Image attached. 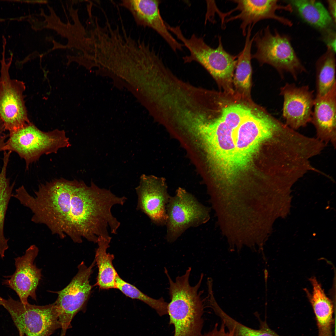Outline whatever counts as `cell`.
I'll return each mask as SVG.
<instances>
[{
  "label": "cell",
  "mask_w": 336,
  "mask_h": 336,
  "mask_svg": "<svg viewBox=\"0 0 336 336\" xmlns=\"http://www.w3.org/2000/svg\"><path fill=\"white\" fill-rule=\"evenodd\" d=\"M32 196L22 186L14 197L33 214L31 221L45 225L52 234L62 238L68 236L75 243L82 239L97 243L100 237L116 234L120 223L111 209L123 205L125 197H119L101 189L92 181L90 186L82 180L61 178L40 184Z\"/></svg>",
  "instance_id": "6da1fadb"
},
{
  "label": "cell",
  "mask_w": 336,
  "mask_h": 336,
  "mask_svg": "<svg viewBox=\"0 0 336 336\" xmlns=\"http://www.w3.org/2000/svg\"><path fill=\"white\" fill-rule=\"evenodd\" d=\"M221 110L219 115L214 118L206 113L193 114L186 121L184 128L205 151L214 170L230 184L235 176V133L251 109L244 104L235 103Z\"/></svg>",
  "instance_id": "7a4b0ae2"
},
{
  "label": "cell",
  "mask_w": 336,
  "mask_h": 336,
  "mask_svg": "<svg viewBox=\"0 0 336 336\" xmlns=\"http://www.w3.org/2000/svg\"><path fill=\"white\" fill-rule=\"evenodd\" d=\"M191 270L189 267L184 274L177 277L175 281L166 268L164 272L169 283L170 301L167 306L170 324L174 327V336H202L203 324L204 302L203 291H199L203 277L201 273L199 280L191 286L189 278Z\"/></svg>",
  "instance_id": "3957f363"
},
{
  "label": "cell",
  "mask_w": 336,
  "mask_h": 336,
  "mask_svg": "<svg viewBox=\"0 0 336 336\" xmlns=\"http://www.w3.org/2000/svg\"><path fill=\"white\" fill-rule=\"evenodd\" d=\"M290 128L266 112L253 109L236 130L234 169L236 175L246 170L261 145Z\"/></svg>",
  "instance_id": "277c9868"
},
{
  "label": "cell",
  "mask_w": 336,
  "mask_h": 336,
  "mask_svg": "<svg viewBox=\"0 0 336 336\" xmlns=\"http://www.w3.org/2000/svg\"><path fill=\"white\" fill-rule=\"evenodd\" d=\"M173 33L189 50V55L183 57L186 63L196 61L201 65L214 78L227 94H233V78L237 55H232L223 48L221 37L218 36V45L213 48L207 44L203 38L195 34L189 38L183 35L179 26H167Z\"/></svg>",
  "instance_id": "5b68a950"
},
{
  "label": "cell",
  "mask_w": 336,
  "mask_h": 336,
  "mask_svg": "<svg viewBox=\"0 0 336 336\" xmlns=\"http://www.w3.org/2000/svg\"><path fill=\"white\" fill-rule=\"evenodd\" d=\"M9 133L6 150L16 153L25 160L27 169L42 155L57 153L71 145L64 130L44 132L31 122Z\"/></svg>",
  "instance_id": "8992f818"
},
{
  "label": "cell",
  "mask_w": 336,
  "mask_h": 336,
  "mask_svg": "<svg viewBox=\"0 0 336 336\" xmlns=\"http://www.w3.org/2000/svg\"><path fill=\"white\" fill-rule=\"evenodd\" d=\"M254 41L256 51L252 55L261 64L266 63L274 68L281 77L289 73L295 80L306 70L295 52L287 35L276 30L272 32L269 26L256 33Z\"/></svg>",
  "instance_id": "52a82bcc"
},
{
  "label": "cell",
  "mask_w": 336,
  "mask_h": 336,
  "mask_svg": "<svg viewBox=\"0 0 336 336\" xmlns=\"http://www.w3.org/2000/svg\"><path fill=\"white\" fill-rule=\"evenodd\" d=\"M0 306L11 315L20 336H50L61 328L54 303L45 306L25 304L10 296L7 299L0 296Z\"/></svg>",
  "instance_id": "ba28073f"
},
{
  "label": "cell",
  "mask_w": 336,
  "mask_h": 336,
  "mask_svg": "<svg viewBox=\"0 0 336 336\" xmlns=\"http://www.w3.org/2000/svg\"><path fill=\"white\" fill-rule=\"evenodd\" d=\"M3 47L0 74V119L5 131L10 133L30 122L24 100L25 83L11 77L9 68L13 55L7 62L5 57V45Z\"/></svg>",
  "instance_id": "9c48e42d"
},
{
  "label": "cell",
  "mask_w": 336,
  "mask_h": 336,
  "mask_svg": "<svg viewBox=\"0 0 336 336\" xmlns=\"http://www.w3.org/2000/svg\"><path fill=\"white\" fill-rule=\"evenodd\" d=\"M166 238L172 243L187 229L196 227L210 219V208L199 202L192 194L179 188L170 197L166 208Z\"/></svg>",
  "instance_id": "30bf717a"
},
{
  "label": "cell",
  "mask_w": 336,
  "mask_h": 336,
  "mask_svg": "<svg viewBox=\"0 0 336 336\" xmlns=\"http://www.w3.org/2000/svg\"><path fill=\"white\" fill-rule=\"evenodd\" d=\"M95 264L94 260L88 267L82 262L78 266L77 273L69 283L55 292L58 296L54 303L63 333L70 328L71 322L75 315L86 306L92 287L89 279Z\"/></svg>",
  "instance_id": "8fae6325"
},
{
  "label": "cell",
  "mask_w": 336,
  "mask_h": 336,
  "mask_svg": "<svg viewBox=\"0 0 336 336\" xmlns=\"http://www.w3.org/2000/svg\"><path fill=\"white\" fill-rule=\"evenodd\" d=\"M39 252L35 245L30 246L24 255L15 259L16 270L10 276L4 277L2 284L14 290L20 301L28 303L29 297L36 300V291L41 277V269L34 264Z\"/></svg>",
  "instance_id": "7c38bea8"
},
{
  "label": "cell",
  "mask_w": 336,
  "mask_h": 336,
  "mask_svg": "<svg viewBox=\"0 0 336 336\" xmlns=\"http://www.w3.org/2000/svg\"><path fill=\"white\" fill-rule=\"evenodd\" d=\"M136 190L138 196L137 209L146 214L154 224L166 225V208L170 196L164 180L143 175Z\"/></svg>",
  "instance_id": "4fadbf2b"
},
{
  "label": "cell",
  "mask_w": 336,
  "mask_h": 336,
  "mask_svg": "<svg viewBox=\"0 0 336 336\" xmlns=\"http://www.w3.org/2000/svg\"><path fill=\"white\" fill-rule=\"evenodd\" d=\"M280 94L283 99L282 116L286 125L296 130L311 122L315 97L308 86L287 83L280 88Z\"/></svg>",
  "instance_id": "5bb4252c"
},
{
  "label": "cell",
  "mask_w": 336,
  "mask_h": 336,
  "mask_svg": "<svg viewBox=\"0 0 336 336\" xmlns=\"http://www.w3.org/2000/svg\"><path fill=\"white\" fill-rule=\"evenodd\" d=\"M236 3V7L231 11V13L235 11L240 12L239 14L232 16L226 20V22L239 19L242 21L240 26L243 35L246 34V27L250 25L253 28L258 21L265 19L275 20L283 25L288 26L292 25V22L288 19L276 14V11L285 10L292 12L293 9L291 5L288 3L283 5L279 3L278 1L274 0H233Z\"/></svg>",
  "instance_id": "9a60e30c"
},
{
  "label": "cell",
  "mask_w": 336,
  "mask_h": 336,
  "mask_svg": "<svg viewBox=\"0 0 336 336\" xmlns=\"http://www.w3.org/2000/svg\"><path fill=\"white\" fill-rule=\"evenodd\" d=\"M160 1L156 0H124L119 5L131 14L136 24L150 27L165 40L175 52L182 50L183 45L172 36L160 14Z\"/></svg>",
  "instance_id": "2e32d148"
},
{
  "label": "cell",
  "mask_w": 336,
  "mask_h": 336,
  "mask_svg": "<svg viewBox=\"0 0 336 336\" xmlns=\"http://www.w3.org/2000/svg\"><path fill=\"white\" fill-rule=\"evenodd\" d=\"M336 84L324 95L315 97L311 122L316 138L336 147Z\"/></svg>",
  "instance_id": "e0dca14e"
},
{
  "label": "cell",
  "mask_w": 336,
  "mask_h": 336,
  "mask_svg": "<svg viewBox=\"0 0 336 336\" xmlns=\"http://www.w3.org/2000/svg\"><path fill=\"white\" fill-rule=\"evenodd\" d=\"M312 287V294H308L315 313L318 329V336H334V306L325 294L315 277L309 279Z\"/></svg>",
  "instance_id": "ac0fdd59"
},
{
  "label": "cell",
  "mask_w": 336,
  "mask_h": 336,
  "mask_svg": "<svg viewBox=\"0 0 336 336\" xmlns=\"http://www.w3.org/2000/svg\"><path fill=\"white\" fill-rule=\"evenodd\" d=\"M252 28L248 26L245 43L242 50L237 55L233 83L236 92L243 98H249L251 88L252 68L251 49L254 37L250 39Z\"/></svg>",
  "instance_id": "d6986e66"
},
{
  "label": "cell",
  "mask_w": 336,
  "mask_h": 336,
  "mask_svg": "<svg viewBox=\"0 0 336 336\" xmlns=\"http://www.w3.org/2000/svg\"><path fill=\"white\" fill-rule=\"evenodd\" d=\"M286 2L294 8L307 23L322 32L334 27V22L328 10L320 2L314 0H293Z\"/></svg>",
  "instance_id": "ffe728a7"
},
{
  "label": "cell",
  "mask_w": 336,
  "mask_h": 336,
  "mask_svg": "<svg viewBox=\"0 0 336 336\" xmlns=\"http://www.w3.org/2000/svg\"><path fill=\"white\" fill-rule=\"evenodd\" d=\"M111 238L100 237L96 251L94 260L98 268L96 283L95 285L101 290L116 289L115 279L118 275L113 264V254L107 252Z\"/></svg>",
  "instance_id": "44dd1931"
},
{
  "label": "cell",
  "mask_w": 336,
  "mask_h": 336,
  "mask_svg": "<svg viewBox=\"0 0 336 336\" xmlns=\"http://www.w3.org/2000/svg\"><path fill=\"white\" fill-rule=\"evenodd\" d=\"M335 54L327 49L316 62L315 97L324 95L336 83Z\"/></svg>",
  "instance_id": "7402d4cb"
},
{
  "label": "cell",
  "mask_w": 336,
  "mask_h": 336,
  "mask_svg": "<svg viewBox=\"0 0 336 336\" xmlns=\"http://www.w3.org/2000/svg\"><path fill=\"white\" fill-rule=\"evenodd\" d=\"M10 153H3V165L0 172V256L2 258L9 246L7 239L4 234V225L6 211L12 197L14 183L10 184L9 180L7 177V169Z\"/></svg>",
  "instance_id": "603a6c76"
},
{
  "label": "cell",
  "mask_w": 336,
  "mask_h": 336,
  "mask_svg": "<svg viewBox=\"0 0 336 336\" xmlns=\"http://www.w3.org/2000/svg\"><path fill=\"white\" fill-rule=\"evenodd\" d=\"M210 306L233 336H281L271 329L265 321H260V328L258 329L248 327L238 322L226 313L216 300L212 301Z\"/></svg>",
  "instance_id": "cb8c5ba5"
},
{
  "label": "cell",
  "mask_w": 336,
  "mask_h": 336,
  "mask_svg": "<svg viewBox=\"0 0 336 336\" xmlns=\"http://www.w3.org/2000/svg\"><path fill=\"white\" fill-rule=\"evenodd\" d=\"M115 284L116 289L125 296L142 301L155 310L160 316L168 315V303L162 297L155 299L147 296L135 286L124 280L119 275L116 278Z\"/></svg>",
  "instance_id": "d4e9b609"
},
{
  "label": "cell",
  "mask_w": 336,
  "mask_h": 336,
  "mask_svg": "<svg viewBox=\"0 0 336 336\" xmlns=\"http://www.w3.org/2000/svg\"><path fill=\"white\" fill-rule=\"evenodd\" d=\"M322 40L326 45L327 49L336 52V32L334 27L323 31Z\"/></svg>",
  "instance_id": "484cf974"
},
{
  "label": "cell",
  "mask_w": 336,
  "mask_h": 336,
  "mask_svg": "<svg viewBox=\"0 0 336 336\" xmlns=\"http://www.w3.org/2000/svg\"><path fill=\"white\" fill-rule=\"evenodd\" d=\"M225 327V324L222 322L219 328H218L217 323H216L211 331L204 334L202 336H233L231 332L226 331Z\"/></svg>",
  "instance_id": "4316f807"
},
{
  "label": "cell",
  "mask_w": 336,
  "mask_h": 336,
  "mask_svg": "<svg viewBox=\"0 0 336 336\" xmlns=\"http://www.w3.org/2000/svg\"><path fill=\"white\" fill-rule=\"evenodd\" d=\"M327 2L328 6V12L334 22L335 23L336 1L329 0L327 1Z\"/></svg>",
  "instance_id": "83f0119b"
},
{
  "label": "cell",
  "mask_w": 336,
  "mask_h": 336,
  "mask_svg": "<svg viewBox=\"0 0 336 336\" xmlns=\"http://www.w3.org/2000/svg\"><path fill=\"white\" fill-rule=\"evenodd\" d=\"M4 131L5 130L2 122L0 119V131Z\"/></svg>",
  "instance_id": "f1b7e54d"
},
{
  "label": "cell",
  "mask_w": 336,
  "mask_h": 336,
  "mask_svg": "<svg viewBox=\"0 0 336 336\" xmlns=\"http://www.w3.org/2000/svg\"><path fill=\"white\" fill-rule=\"evenodd\" d=\"M65 334L62 332L61 336H65Z\"/></svg>",
  "instance_id": "f546056e"
}]
</instances>
